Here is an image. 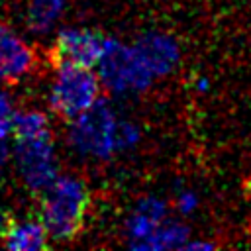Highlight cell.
<instances>
[{
  "mask_svg": "<svg viewBox=\"0 0 251 251\" xmlns=\"http://www.w3.org/2000/svg\"><path fill=\"white\" fill-rule=\"evenodd\" d=\"M90 208V190L76 176H59L39 198V218L49 237L73 241L84 231Z\"/></svg>",
  "mask_w": 251,
  "mask_h": 251,
  "instance_id": "1",
  "label": "cell"
},
{
  "mask_svg": "<svg viewBox=\"0 0 251 251\" xmlns=\"http://www.w3.org/2000/svg\"><path fill=\"white\" fill-rule=\"evenodd\" d=\"M55 71L49 106L59 120L73 124L100 100L102 80L88 67H59Z\"/></svg>",
  "mask_w": 251,
  "mask_h": 251,
  "instance_id": "2",
  "label": "cell"
},
{
  "mask_svg": "<svg viewBox=\"0 0 251 251\" xmlns=\"http://www.w3.org/2000/svg\"><path fill=\"white\" fill-rule=\"evenodd\" d=\"M104 55V39L90 29H63L47 51L53 69L88 67L94 69Z\"/></svg>",
  "mask_w": 251,
  "mask_h": 251,
  "instance_id": "3",
  "label": "cell"
},
{
  "mask_svg": "<svg viewBox=\"0 0 251 251\" xmlns=\"http://www.w3.org/2000/svg\"><path fill=\"white\" fill-rule=\"evenodd\" d=\"M35 65L33 49L8 25L0 24V80L18 82Z\"/></svg>",
  "mask_w": 251,
  "mask_h": 251,
  "instance_id": "4",
  "label": "cell"
},
{
  "mask_svg": "<svg viewBox=\"0 0 251 251\" xmlns=\"http://www.w3.org/2000/svg\"><path fill=\"white\" fill-rule=\"evenodd\" d=\"M49 231L41 218H25L16 220L8 216L0 229V243L12 251H29V249H47L49 247Z\"/></svg>",
  "mask_w": 251,
  "mask_h": 251,
  "instance_id": "5",
  "label": "cell"
},
{
  "mask_svg": "<svg viewBox=\"0 0 251 251\" xmlns=\"http://www.w3.org/2000/svg\"><path fill=\"white\" fill-rule=\"evenodd\" d=\"M10 131L20 143H39L49 139V122L41 112L14 114Z\"/></svg>",
  "mask_w": 251,
  "mask_h": 251,
  "instance_id": "6",
  "label": "cell"
},
{
  "mask_svg": "<svg viewBox=\"0 0 251 251\" xmlns=\"http://www.w3.org/2000/svg\"><path fill=\"white\" fill-rule=\"evenodd\" d=\"M12 118H14L12 108H10L8 100H6V96H4V94H0V135H4V133H8V131H10Z\"/></svg>",
  "mask_w": 251,
  "mask_h": 251,
  "instance_id": "7",
  "label": "cell"
}]
</instances>
